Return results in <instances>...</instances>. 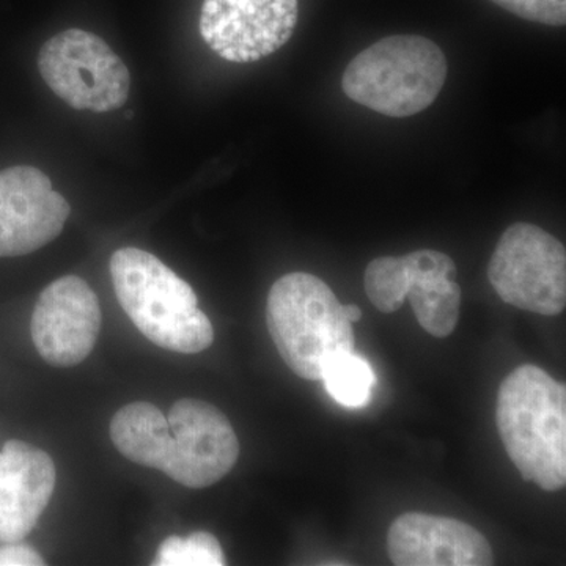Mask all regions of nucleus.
Wrapping results in <instances>:
<instances>
[{
  "label": "nucleus",
  "instance_id": "f257e3e1",
  "mask_svg": "<svg viewBox=\"0 0 566 566\" xmlns=\"http://www.w3.org/2000/svg\"><path fill=\"white\" fill-rule=\"evenodd\" d=\"M495 422L510 460L545 491L566 485V389L535 365H521L499 387Z\"/></svg>",
  "mask_w": 566,
  "mask_h": 566
},
{
  "label": "nucleus",
  "instance_id": "f03ea898",
  "mask_svg": "<svg viewBox=\"0 0 566 566\" xmlns=\"http://www.w3.org/2000/svg\"><path fill=\"white\" fill-rule=\"evenodd\" d=\"M111 277L123 311L153 344L182 354L210 348L214 329L196 292L158 256L118 249L111 259Z\"/></svg>",
  "mask_w": 566,
  "mask_h": 566
},
{
  "label": "nucleus",
  "instance_id": "7ed1b4c3",
  "mask_svg": "<svg viewBox=\"0 0 566 566\" xmlns=\"http://www.w3.org/2000/svg\"><path fill=\"white\" fill-rule=\"evenodd\" d=\"M447 59L434 41L394 35L376 41L349 62L342 80L354 103L405 118L436 102L447 80Z\"/></svg>",
  "mask_w": 566,
  "mask_h": 566
},
{
  "label": "nucleus",
  "instance_id": "20e7f679",
  "mask_svg": "<svg viewBox=\"0 0 566 566\" xmlns=\"http://www.w3.org/2000/svg\"><path fill=\"white\" fill-rule=\"evenodd\" d=\"M266 323L283 363L319 381L331 356L354 352V331L331 286L308 273L283 275L271 286Z\"/></svg>",
  "mask_w": 566,
  "mask_h": 566
},
{
  "label": "nucleus",
  "instance_id": "39448f33",
  "mask_svg": "<svg viewBox=\"0 0 566 566\" xmlns=\"http://www.w3.org/2000/svg\"><path fill=\"white\" fill-rule=\"evenodd\" d=\"M488 279L504 303L538 315H560L566 305L565 245L534 223H513L495 245Z\"/></svg>",
  "mask_w": 566,
  "mask_h": 566
},
{
  "label": "nucleus",
  "instance_id": "423d86ee",
  "mask_svg": "<svg viewBox=\"0 0 566 566\" xmlns=\"http://www.w3.org/2000/svg\"><path fill=\"white\" fill-rule=\"evenodd\" d=\"M39 70L48 87L73 109L104 114L128 102L132 74L95 33L69 29L52 36L41 48Z\"/></svg>",
  "mask_w": 566,
  "mask_h": 566
},
{
  "label": "nucleus",
  "instance_id": "0eeeda50",
  "mask_svg": "<svg viewBox=\"0 0 566 566\" xmlns=\"http://www.w3.org/2000/svg\"><path fill=\"white\" fill-rule=\"evenodd\" d=\"M170 441L163 472L192 490L229 474L240 457V441L222 411L207 401L181 398L170 409Z\"/></svg>",
  "mask_w": 566,
  "mask_h": 566
},
{
  "label": "nucleus",
  "instance_id": "6e6552de",
  "mask_svg": "<svg viewBox=\"0 0 566 566\" xmlns=\"http://www.w3.org/2000/svg\"><path fill=\"white\" fill-rule=\"evenodd\" d=\"M297 17V0H203L200 35L223 61L259 62L289 43Z\"/></svg>",
  "mask_w": 566,
  "mask_h": 566
},
{
  "label": "nucleus",
  "instance_id": "1a4fd4ad",
  "mask_svg": "<svg viewBox=\"0 0 566 566\" xmlns=\"http://www.w3.org/2000/svg\"><path fill=\"white\" fill-rule=\"evenodd\" d=\"M98 297L84 279L65 275L41 292L31 334L40 356L54 367H73L91 356L102 329Z\"/></svg>",
  "mask_w": 566,
  "mask_h": 566
},
{
  "label": "nucleus",
  "instance_id": "9d476101",
  "mask_svg": "<svg viewBox=\"0 0 566 566\" xmlns=\"http://www.w3.org/2000/svg\"><path fill=\"white\" fill-rule=\"evenodd\" d=\"M70 203L46 174L32 166L0 172V256L39 251L62 233Z\"/></svg>",
  "mask_w": 566,
  "mask_h": 566
},
{
  "label": "nucleus",
  "instance_id": "9b49d317",
  "mask_svg": "<svg viewBox=\"0 0 566 566\" xmlns=\"http://www.w3.org/2000/svg\"><path fill=\"white\" fill-rule=\"evenodd\" d=\"M387 554L397 566H490L485 535L452 517L405 513L387 532Z\"/></svg>",
  "mask_w": 566,
  "mask_h": 566
},
{
  "label": "nucleus",
  "instance_id": "f8f14e48",
  "mask_svg": "<svg viewBox=\"0 0 566 566\" xmlns=\"http://www.w3.org/2000/svg\"><path fill=\"white\" fill-rule=\"evenodd\" d=\"M55 488V465L43 450L11 439L0 452V543L22 542Z\"/></svg>",
  "mask_w": 566,
  "mask_h": 566
},
{
  "label": "nucleus",
  "instance_id": "ddd939ff",
  "mask_svg": "<svg viewBox=\"0 0 566 566\" xmlns=\"http://www.w3.org/2000/svg\"><path fill=\"white\" fill-rule=\"evenodd\" d=\"M409 303L417 322L433 337L444 338L460 319L461 289L457 264L446 253L416 251L403 256Z\"/></svg>",
  "mask_w": 566,
  "mask_h": 566
},
{
  "label": "nucleus",
  "instance_id": "4468645a",
  "mask_svg": "<svg viewBox=\"0 0 566 566\" xmlns=\"http://www.w3.org/2000/svg\"><path fill=\"white\" fill-rule=\"evenodd\" d=\"M170 427L161 409L137 401L126 405L111 422V438L123 457L163 472Z\"/></svg>",
  "mask_w": 566,
  "mask_h": 566
},
{
  "label": "nucleus",
  "instance_id": "2eb2a0df",
  "mask_svg": "<svg viewBox=\"0 0 566 566\" xmlns=\"http://www.w3.org/2000/svg\"><path fill=\"white\" fill-rule=\"evenodd\" d=\"M319 381L338 405L363 408L370 403L375 375L364 357L354 352H340L324 363Z\"/></svg>",
  "mask_w": 566,
  "mask_h": 566
},
{
  "label": "nucleus",
  "instance_id": "dca6fc26",
  "mask_svg": "<svg viewBox=\"0 0 566 566\" xmlns=\"http://www.w3.org/2000/svg\"><path fill=\"white\" fill-rule=\"evenodd\" d=\"M155 566H222L226 565L221 543L208 532H196L188 538L174 535L164 539L156 553Z\"/></svg>",
  "mask_w": 566,
  "mask_h": 566
},
{
  "label": "nucleus",
  "instance_id": "f3484780",
  "mask_svg": "<svg viewBox=\"0 0 566 566\" xmlns=\"http://www.w3.org/2000/svg\"><path fill=\"white\" fill-rule=\"evenodd\" d=\"M510 13L538 24L560 28L566 22V0H491Z\"/></svg>",
  "mask_w": 566,
  "mask_h": 566
},
{
  "label": "nucleus",
  "instance_id": "a211bd4d",
  "mask_svg": "<svg viewBox=\"0 0 566 566\" xmlns=\"http://www.w3.org/2000/svg\"><path fill=\"white\" fill-rule=\"evenodd\" d=\"M46 562L33 547L17 543L0 546V566H43Z\"/></svg>",
  "mask_w": 566,
  "mask_h": 566
},
{
  "label": "nucleus",
  "instance_id": "6ab92c4d",
  "mask_svg": "<svg viewBox=\"0 0 566 566\" xmlns=\"http://www.w3.org/2000/svg\"><path fill=\"white\" fill-rule=\"evenodd\" d=\"M344 311L346 319L352 324L360 322V318H363V311L356 304L344 305Z\"/></svg>",
  "mask_w": 566,
  "mask_h": 566
}]
</instances>
